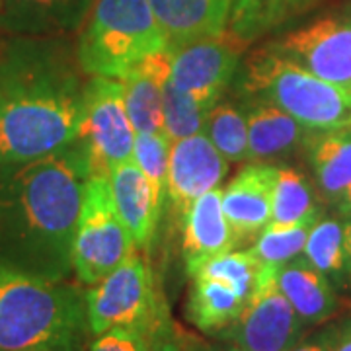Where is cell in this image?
<instances>
[{
  "label": "cell",
  "mask_w": 351,
  "mask_h": 351,
  "mask_svg": "<svg viewBox=\"0 0 351 351\" xmlns=\"http://www.w3.org/2000/svg\"><path fill=\"white\" fill-rule=\"evenodd\" d=\"M84 75L64 36H12L0 45V168L75 143L84 112Z\"/></svg>",
  "instance_id": "1"
},
{
  "label": "cell",
  "mask_w": 351,
  "mask_h": 351,
  "mask_svg": "<svg viewBox=\"0 0 351 351\" xmlns=\"http://www.w3.org/2000/svg\"><path fill=\"white\" fill-rule=\"evenodd\" d=\"M348 225H350V279H348V289H351V217Z\"/></svg>",
  "instance_id": "36"
},
{
  "label": "cell",
  "mask_w": 351,
  "mask_h": 351,
  "mask_svg": "<svg viewBox=\"0 0 351 351\" xmlns=\"http://www.w3.org/2000/svg\"><path fill=\"white\" fill-rule=\"evenodd\" d=\"M188 318L193 326L207 334H221L242 313L248 299L225 281L211 277H191Z\"/></svg>",
  "instance_id": "21"
},
{
  "label": "cell",
  "mask_w": 351,
  "mask_h": 351,
  "mask_svg": "<svg viewBox=\"0 0 351 351\" xmlns=\"http://www.w3.org/2000/svg\"><path fill=\"white\" fill-rule=\"evenodd\" d=\"M228 172V160L201 131L172 141L168 166V201L182 219L207 191L219 188Z\"/></svg>",
  "instance_id": "12"
},
{
  "label": "cell",
  "mask_w": 351,
  "mask_h": 351,
  "mask_svg": "<svg viewBox=\"0 0 351 351\" xmlns=\"http://www.w3.org/2000/svg\"><path fill=\"white\" fill-rule=\"evenodd\" d=\"M115 209L129 228L135 248L147 250L156 234L164 207L156 199L149 178L135 160L113 166L108 176Z\"/></svg>",
  "instance_id": "17"
},
{
  "label": "cell",
  "mask_w": 351,
  "mask_h": 351,
  "mask_svg": "<svg viewBox=\"0 0 351 351\" xmlns=\"http://www.w3.org/2000/svg\"><path fill=\"white\" fill-rule=\"evenodd\" d=\"M289 351H328V346L322 341H304V343H297Z\"/></svg>",
  "instance_id": "34"
},
{
  "label": "cell",
  "mask_w": 351,
  "mask_h": 351,
  "mask_svg": "<svg viewBox=\"0 0 351 351\" xmlns=\"http://www.w3.org/2000/svg\"><path fill=\"white\" fill-rule=\"evenodd\" d=\"M304 322L277 285V267L262 265L240 316L219 336L244 351H289L299 343Z\"/></svg>",
  "instance_id": "9"
},
{
  "label": "cell",
  "mask_w": 351,
  "mask_h": 351,
  "mask_svg": "<svg viewBox=\"0 0 351 351\" xmlns=\"http://www.w3.org/2000/svg\"><path fill=\"white\" fill-rule=\"evenodd\" d=\"M318 207L308 180L295 168L276 166L271 189V226L314 225Z\"/></svg>",
  "instance_id": "26"
},
{
  "label": "cell",
  "mask_w": 351,
  "mask_h": 351,
  "mask_svg": "<svg viewBox=\"0 0 351 351\" xmlns=\"http://www.w3.org/2000/svg\"><path fill=\"white\" fill-rule=\"evenodd\" d=\"M240 51L242 47L228 34L174 49L170 71L176 86L211 112L237 75Z\"/></svg>",
  "instance_id": "10"
},
{
  "label": "cell",
  "mask_w": 351,
  "mask_h": 351,
  "mask_svg": "<svg viewBox=\"0 0 351 351\" xmlns=\"http://www.w3.org/2000/svg\"><path fill=\"white\" fill-rule=\"evenodd\" d=\"M182 250L188 276L205 260L239 246L234 230L226 221L221 186L193 201L188 213L182 217Z\"/></svg>",
  "instance_id": "15"
},
{
  "label": "cell",
  "mask_w": 351,
  "mask_h": 351,
  "mask_svg": "<svg viewBox=\"0 0 351 351\" xmlns=\"http://www.w3.org/2000/svg\"><path fill=\"white\" fill-rule=\"evenodd\" d=\"M123 86L127 115L135 133L164 131L162 90L160 82L147 61H141L119 78Z\"/></svg>",
  "instance_id": "25"
},
{
  "label": "cell",
  "mask_w": 351,
  "mask_h": 351,
  "mask_svg": "<svg viewBox=\"0 0 351 351\" xmlns=\"http://www.w3.org/2000/svg\"><path fill=\"white\" fill-rule=\"evenodd\" d=\"M250 160H274L287 156L306 137V127L295 117L263 100H252L246 110Z\"/></svg>",
  "instance_id": "20"
},
{
  "label": "cell",
  "mask_w": 351,
  "mask_h": 351,
  "mask_svg": "<svg viewBox=\"0 0 351 351\" xmlns=\"http://www.w3.org/2000/svg\"><path fill=\"white\" fill-rule=\"evenodd\" d=\"M308 73L351 92V22L322 18L274 43Z\"/></svg>",
  "instance_id": "11"
},
{
  "label": "cell",
  "mask_w": 351,
  "mask_h": 351,
  "mask_svg": "<svg viewBox=\"0 0 351 351\" xmlns=\"http://www.w3.org/2000/svg\"><path fill=\"white\" fill-rule=\"evenodd\" d=\"M234 0H149L168 49L226 34Z\"/></svg>",
  "instance_id": "14"
},
{
  "label": "cell",
  "mask_w": 351,
  "mask_h": 351,
  "mask_svg": "<svg viewBox=\"0 0 351 351\" xmlns=\"http://www.w3.org/2000/svg\"><path fill=\"white\" fill-rule=\"evenodd\" d=\"M170 137L160 133H137L133 147V160L149 178L156 199L164 207L168 199V166H170Z\"/></svg>",
  "instance_id": "30"
},
{
  "label": "cell",
  "mask_w": 351,
  "mask_h": 351,
  "mask_svg": "<svg viewBox=\"0 0 351 351\" xmlns=\"http://www.w3.org/2000/svg\"><path fill=\"white\" fill-rule=\"evenodd\" d=\"M170 59H172V51L166 47L149 55L145 61L154 71L162 90L164 133L170 137V141H178L201 133L209 112L201 108L184 90L176 86L170 71Z\"/></svg>",
  "instance_id": "22"
},
{
  "label": "cell",
  "mask_w": 351,
  "mask_h": 351,
  "mask_svg": "<svg viewBox=\"0 0 351 351\" xmlns=\"http://www.w3.org/2000/svg\"><path fill=\"white\" fill-rule=\"evenodd\" d=\"M84 293L0 263V351H86Z\"/></svg>",
  "instance_id": "3"
},
{
  "label": "cell",
  "mask_w": 351,
  "mask_h": 351,
  "mask_svg": "<svg viewBox=\"0 0 351 351\" xmlns=\"http://www.w3.org/2000/svg\"><path fill=\"white\" fill-rule=\"evenodd\" d=\"M304 258L330 279L332 285L348 289L350 279V225L339 219H320L308 232Z\"/></svg>",
  "instance_id": "24"
},
{
  "label": "cell",
  "mask_w": 351,
  "mask_h": 351,
  "mask_svg": "<svg viewBox=\"0 0 351 351\" xmlns=\"http://www.w3.org/2000/svg\"><path fill=\"white\" fill-rule=\"evenodd\" d=\"M260 269H262V263L252 256L250 250H230L205 260L189 274V277L203 276L225 281L240 291L246 299H250L258 276H260Z\"/></svg>",
  "instance_id": "28"
},
{
  "label": "cell",
  "mask_w": 351,
  "mask_h": 351,
  "mask_svg": "<svg viewBox=\"0 0 351 351\" xmlns=\"http://www.w3.org/2000/svg\"><path fill=\"white\" fill-rule=\"evenodd\" d=\"M203 133L228 162L250 160L248 121L244 112L230 101H219L211 108Z\"/></svg>",
  "instance_id": "27"
},
{
  "label": "cell",
  "mask_w": 351,
  "mask_h": 351,
  "mask_svg": "<svg viewBox=\"0 0 351 351\" xmlns=\"http://www.w3.org/2000/svg\"><path fill=\"white\" fill-rule=\"evenodd\" d=\"M135 248L133 237L115 209L110 180L90 176L73 242V269L84 285L110 276Z\"/></svg>",
  "instance_id": "7"
},
{
  "label": "cell",
  "mask_w": 351,
  "mask_h": 351,
  "mask_svg": "<svg viewBox=\"0 0 351 351\" xmlns=\"http://www.w3.org/2000/svg\"><path fill=\"white\" fill-rule=\"evenodd\" d=\"M29 351H49V350H29Z\"/></svg>",
  "instance_id": "38"
},
{
  "label": "cell",
  "mask_w": 351,
  "mask_h": 351,
  "mask_svg": "<svg viewBox=\"0 0 351 351\" xmlns=\"http://www.w3.org/2000/svg\"><path fill=\"white\" fill-rule=\"evenodd\" d=\"M84 301L92 336L123 326L147 328L156 336V332L170 322L162 299L154 287L151 267L137 250L110 276L90 285L84 293Z\"/></svg>",
  "instance_id": "6"
},
{
  "label": "cell",
  "mask_w": 351,
  "mask_h": 351,
  "mask_svg": "<svg viewBox=\"0 0 351 351\" xmlns=\"http://www.w3.org/2000/svg\"><path fill=\"white\" fill-rule=\"evenodd\" d=\"M276 166L252 164L242 168L223 189V209L239 244L256 240L271 223V189Z\"/></svg>",
  "instance_id": "13"
},
{
  "label": "cell",
  "mask_w": 351,
  "mask_h": 351,
  "mask_svg": "<svg viewBox=\"0 0 351 351\" xmlns=\"http://www.w3.org/2000/svg\"><path fill=\"white\" fill-rule=\"evenodd\" d=\"M90 178L86 149L75 141L32 162L0 168V263L63 281Z\"/></svg>",
  "instance_id": "2"
},
{
  "label": "cell",
  "mask_w": 351,
  "mask_h": 351,
  "mask_svg": "<svg viewBox=\"0 0 351 351\" xmlns=\"http://www.w3.org/2000/svg\"><path fill=\"white\" fill-rule=\"evenodd\" d=\"M96 0H0V29L12 36H66L84 24Z\"/></svg>",
  "instance_id": "16"
},
{
  "label": "cell",
  "mask_w": 351,
  "mask_h": 351,
  "mask_svg": "<svg viewBox=\"0 0 351 351\" xmlns=\"http://www.w3.org/2000/svg\"><path fill=\"white\" fill-rule=\"evenodd\" d=\"M313 0H234L226 34L244 49L252 41L301 14Z\"/></svg>",
  "instance_id": "23"
},
{
  "label": "cell",
  "mask_w": 351,
  "mask_h": 351,
  "mask_svg": "<svg viewBox=\"0 0 351 351\" xmlns=\"http://www.w3.org/2000/svg\"><path fill=\"white\" fill-rule=\"evenodd\" d=\"M308 154L320 191L348 213L351 203V129L313 131Z\"/></svg>",
  "instance_id": "19"
},
{
  "label": "cell",
  "mask_w": 351,
  "mask_h": 351,
  "mask_svg": "<svg viewBox=\"0 0 351 351\" xmlns=\"http://www.w3.org/2000/svg\"><path fill=\"white\" fill-rule=\"evenodd\" d=\"M135 129L127 115L119 78L90 76L78 143L86 149L90 176L108 178L113 166L133 160Z\"/></svg>",
  "instance_id": "8"
},
{
  "label": "cell",
  "mask_w": 351,
  "mask_h": 351,
  "mask_svg": "<svg viewBox=\"0 0 351 351\" xmlns=\"http://www.w3.org/2000/svg\"><path fill=\"white\" fill-rule=\"evenodd\" d=\"M240 88L254 100L281 108L308 131L351 129V92L308 73L271 45L248 57Z\"/></svg>",
  "instance_id": "4"
},
{
  "label": "cell",
  "mask_w": 351,
  "mask_h": 351,
  "mask_svg": "<svg viewBox=\"0 0 351 351\" xmlns=\"http://www.w3.org/2000/svg\"><path fill=\"white\" fill-rule=\"evenodd\" d=\"M313 225L299 226H267L252 244L250 254L262 265L279 267L301 256Z\"/></svg>",
  "instance_id": "29"
},
{
  "label": "cell",
  "mask_w": 351,
  "mask_h": 351,
  "mask_svg": "<svg viewBox=\"0 0 351 351\" xmlns=\"http://www.w3.org/2000/svg\"><path fill=\"white\" fill-rule=\"evenodd\" d=\"M348 215H350V217H351V203H350V207H348Z\"/></svg>",
  "instance_id": "37"
},
{
  "label": "cell",
  "mask_w": 351,
  "mask_h": 351,
  "mask_svg": "<svg viewBox=\"0 0 351 351\" xmlns=\"http://www.w3.org/2000/svg\"><path fill=\"white\" fill-rule=\"evenodd\" d=\"M277 285L304 324H320L336 313L334 285L304 256L277 267Z\"/></svg>",
  "instance_id": "18"
},
{
  "label": "cell",
  "mask_w": 351,
  "mask_h": 351,
  "mask_svg": "<svg viewBox=\"0 0 351 351\" xmlns=\"http://www.w3.org/2000/svg\"><path fill=\"white\" fill-rule=\"evenodd\" d=\"M168 43L149 0H96L76 53L88 76L121 78Z\"/></svg>",
  "instance_id": "5"
},
{
  "label": "cell",
  "mask_w": 351,
  "mask_h": 351,
  "mask_svg": "<svg viewBox=\"0 0 351 351\" xmlns=\"http://www.w3.org/2000/svg\"><path fill=\"white\" fill-rule=\"evenodd\" d=\"M151 351H193L186 348L182 341H178V339L172 336V332H170V322L162 326L158 332H156V336L152 338V348Z\"/></svg>",
  "instance_id": "32"
},
{
  "label": "cell",
  "mask_w": 351,
  "mask_h": 351,
  "mask_svg": "<svg viewBox=\"0 0 351 351\" xmlns=\"http://www.w3.org/2000/svg\"><path fill=\"white\" fill-rule=\"evenodd\" d=\"M328 351H351V326L341 330L334 339L326 343Z\"/></svg>",
  "instance_id": "33"
},
{
  "label": "cell",
  "mask_w": 351,
  "mask_h": 351,
  "mask_svg": "<svg viewBox=\"0 0 351 351\" xmlns=\"http://www.w3.org/2000/svg\"><path fill=\"white\" fill-rule=\"evenodd\" d=\"M152 338L147 328H112L92 339L86 351H151Z\"/></svg>",
  "instance_id": "31"
},
{
  "label": "cell",
  "mask_w": 351,
  "mask_h": 351,
  "mask_svg": "<svg viewBox=\"0 0 351 351\" xmlns=\"http://www.w3.org/2000/svg\"><path fill=\"white\" fill-rule=\"evenodd\" d=\"M197 351H244V350H240V348H237V346L232 343V346H225V348H205V346H203V348H199Z\"/></svg>",
  "instance_id": "35"
}]
</instances>
